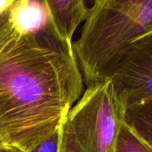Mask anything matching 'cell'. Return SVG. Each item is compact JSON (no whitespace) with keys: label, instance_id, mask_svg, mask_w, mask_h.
Segmentation results:
<instances>
[{"label":"cell","instance_id":"cell-1","mask_svg":"<svg viewBox=\"0 0 152 152\" xmlns=\"http://www.w3.org/2000/svg\"><path fill=\"white\" fill-rule=\"evenodd\" d=\"M72 44L48 20L0 54L3 147L29 152L59 129L81 97L84 81Z\"/></svg>","mask_w":152,"mask_h":152},{"label":"cell","instance_id":"cell-2","mask_svg":"<svg viewBox=\"0 0 152 152\" xmlns=\"http://www.w3.org/2000/svg\"><path fill=\"white\" fill-rule=\"evenodd\" d=\"M152 33V0H96L72 49L87 87L110 78L141 37Z\"/></svg>","mask_w":152,"mask_h":152},{"label":"cell","instance_id":"cell-3","mask_svg":"<svg viewBox=\"0 0 152 152\" xmlns=\"http://www.w3.org/2000/svg\"><path fill=\"white\" fill-rule=\"evenodd\" d=\"M125 112L110 78L87 87L67 120L84 152H115Z\"/></svg>","mask_w":152,"mask_h":152},{"label":"cell","instance_id":"cell-4","mask_svg":"<svg viewBox=\"0 0 152 152\" xmlns=\"http://www.w3.org/2000/svg\"><path fill=\"white\" fill-rule=\"evenodd\" d=\"M110 79L126 111L152 105V33L131 46Z\"/></svg>","mask_w":152,"mask_h":152},{"label":"cell","instance_id":"cell-5","mask_svg":"<svg viewBox=\"0 0 152 152\" xmlns=\"http://www.w3.org/2000/svg\"><path fill=\"white\" fill-rule=\"evenodd\" d=\"M47 21L44 0H0V54L26 35L40 30Z\"/></svg>","mask_w":152,"mask_h":152},{"label":"cell","instance_id":"cell-6","mask_svg":"<svg viewBox=\"0 0 152 152\" xmlns=\"http://www.w3.org/2000/svg\"><path fill=\"white\" fill-rule=\"evenodd\" d=\"M48 20L55 33L72 44L74 32L88 16L89 8L84 0H44Z\"/></svg>","mask_w":152,"mask_h":152},{"label":"cell","instance_id":"cell-7","mask_svg":"<svg viewBox=\"0 0 152 152\" xmlns=\"http://www.w3.org/2000/svg\"><path fill=\"white\" fill-rule=\"evenodd\" d=\"M124 123L138 137L151 145L152 105L126 110Z\"/></svg>","mask_w":152,"mask_h":152},{"label":"cell","instance_id":"cell-8","mask_svg":"<svg viewBox=\"0 0 152 152\" xmlns=\"http://www.w3.org/2000/svg\"><path fill=\"white\" fill-rule=\"evenodd\" d=\"M115 152H152V145L138 137L123 123L118 135Z\"/></svg>","mask_w":152,"mask_h":152},{"label":"cell","instance_id":"cell-9","mask_svg":"<svg viewBox=\"0 0 152 152\" xmlns=\"http://www.w3.org/2000/svg\"><path fill=\"white\" fill-rule=\"evenodd\" d=\"M59 152H84L67 120V117L62 123L61 140Z\"/></svg>","mask_w":152,"mask_h":152},{"label":"cell","instance_id":"cell-10","mask_svg":"<svg viewBox=\"0 0 152 152\" xmlns=\"http://www.w3.org/2000/svg\"><path fill=\"white\" fill-rule=\"evenodd\" d=\"M62 123L55 133H53V134L43 140L41 142L37 144L29 152H59L61 140Z\"/></svg>","mask_w":152,"mask_h":152},{"label":"cell","instance_id":"cell-11","mask_svg":"<svg viewBox=\"0 0 152 152\" xmlns=\"http://www.w3.org/2000/svg\"><path fill=\"white\" fill-rule=\"evenodd\" d=\"M0 152H21L17 150H12V149H9V148H4V147H1L0 148Z\"/></svg>","mask_w":152,"mask_h":152},{"label":"cell","instance_id":"cell-12","mask_svg":"<svg viewBox=\"0 0 152 152\" xmlns=\"http://www.w3.org/2000/svg\"><path fill=\"white\" fill-rule=\"evenodd\" d=\"M1 147H3V146H2V144H1V142H0V148H1Z\"/></svg>","mask_w":152,"mask_h":152}]
</instances>
